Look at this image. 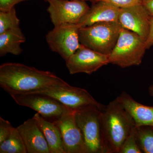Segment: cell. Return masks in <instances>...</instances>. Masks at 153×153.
I'll list each match as a JSON object with an SVG mask.
<instances>
[{
	"instance_id": "1",
	"label": "cell",
	"mask_w": 153,
	"mask_h": 153,
	"mask_svg": "<svg viewBox=\"0 0 153 153\" xmlns=\"http://www.w3.org/2000/svg\"><path fill=\"white\" fill-rule=\"evenodd\" d=\"M68 84L53 72L22 63L7 62L0 66V86L10 95L32 93Z\"/></svg>"
},
{
	"instance_id": "2",
	"label": "cell",
	"mask_w": 153,
	"mask_h": 153,
	"mask_svg": "<svg viewBox=\"0 0 153 153\" xmlns=\"http://www.w3.org/2000/svg\"><path fill=\"white\" fill-rule=\"evenodd\" d=\"M101 121L105 153H119L135 126L132 118L116 98L101 111Z\"/></svg>"
},
{
	"instance_id": "3",
	"label": "cell",
	"mask_w": 153,
	"mask_h": 153,
	"mask_svg": "<svg viewBox=\"0 0 153 153\" xmlns=\"http://www.w3.org/2000/svg\"><path fill=\"white\" fill-rule=\"evenodd\" d=\"M122 27L119 22L97 23L79 30V43L96 52L109 55L117 42Z\"/></svg>"
},
{
	"instance_id": "4",
	"label": "cell",
	"mask_w": 153,
	"mask_h": 153,
	"mask_svg": "<svg viewBox=\"0 0 153 153\" xmlns=\"http://www.w3.org/2000/svg\"><path fill=\"white\" fill-rule=\"evenodd\" d=\"M146 49L145 41L140 36L122 28L116 44L109 55V63L123 68L139 66Z\"/></svg>"
},
{
	"instance_id": "5",
	"label": "cell",
	"mask_w": 153,
	"mask_h": 153,
	"mask_svg": "<svg viewBox=\"0 0 153 153\" xmlns=\"http://www.w3.org/2000/svg\"><path fill=\"white\" fill-rule=\"evenodd\" d=\"M32 93L49 96L75 112L91 109L102 111L105 106L97 101L87 90L68 84L52 86Z\"/></svg>"
},
{
	"instance_id": "6",
	"label": "cell",
	"mask_w": 153,
	"mask_h": 153,
	"mask_svg": "<svg viewBox=\"0 0 153 153\" xmlns=\"http://www.w3.org/2000/svg\"><path fill=\"white\" fill-rule=\"evenodd\" d=\"M10 96L19 105L34 110L44 118L52 121L74 112L57 100L42 94H16Z\"/></svg>"
},
{
	"instance_id": "7",
	"label": "cell",
	"mask_w": 153,
	"mask_h": 153,
	"mask_svg": "<svg viewBox=\"0 0 153 153\" xmlns=\"http://www.w3.org/2000/svg\"><path fill=\"white\" fill-rule=\"evenodd\" d=\"M101 111L91 109L74 112L76 122L82 134L88 153H105Z\"/></svg>"
},
{
	"instance_id": "8",
	"label": "cell",
	"mask_w": 153,
	"mask_h": 153,
	"mask_svg": "<svg viewBox=\"0 0 153 153\" xmlns=\"http://www.w3.org/2000/svg\"><path fill=\"white\" fill-rule=\"evenodd\" d=\"M78 24H63L54 27L46 36L48 46L65 61L76 52L81 44L79 41Z\"/></svg>"
},
{
	"instance_id": "9",
	"label": "cell",
	"mask_w": 153,
	"mask_h": 153,
	"mask_svg": "<svg viewBox=\"0 0 153 153\" xmlns=\"http://www.w3.org/2000/svg\"><path fill=\"white\" fill-rule=\"evenodd\" d=\"M49 3L47 12L55 26L63 24H78L90 9L85 1L46 0Z\"/></svg>"
},
{
	"instance_id": "10",
	"label": "cell",
	"mask_w": 153,
	"mask_h": 153,
	"mask_svg": "<svg viewBox=\"0 0 153 153\" xmlns=\"http://www.w3.org/2000/svg\"><path fill=\"white\" fill-rule=\"evenodd\" d=\"M66 63L70 74L84 73L91 74L109 64V55L99 53L81 44Z\"/></svg>"
},
{
	"instance_id": "11",
	"label": "cell",
	"mask_w": 153,
	"mask_h": 153,
	"mask_svg": "<svg viewBox=\"0 0 153 153\" xmlns=\"http://www.w3.org/2000/svg\"><path fill=\"white\" fill-rule=\"evenodd\" d=\"M74 112L53 122L61 132L65 153H88L82 134L76 122Z\"/></svg>"
},
{
	"instance_id": "12",
	"label": "cell",
	"mask_w": 153,
	"mask_h": 153,
	"mask_svg": "<svg viewBox=\"0 0 153 153\" xmlns=\"http://www.w3.org/2000/svg\"><path fill=\"white\" fill-rule=\"evenodd\" d=\"M150 18L141 3L121 8L118 22L122 27L136 33L146 41L149 31Z\"/></svg>"
},
{
	"instance_id": "13",
	"label": "cell",
	"mask_w": 153,
	"mask_h": 153,
	"mask_svg": "<svg viewBox=\"0 0 153 153\" xmlns=\"http://www.w3.org/2000/svg\"><path fill=\"white\" fill-rule=\"evenodd\" d=\"M17 128L22 137L27 153H50L44 134L33 117Z\"/></svg>"
},
{
	"instance_id": "14",
	"label": "cell",
	"mask_w": 153,
	"mask_h": 153,
	"mask_svg": "<svg viewBox=\"0 0 153 153\" xmlns=\"http://www.w3.org/2000/svg\"><path fill=\"white\" fill-rule=\"evenodd\" d=\"M116 98L132 118L135 126L153 127V106L141 104L125 91Z\"/></svg>"
},
{
	"instance_id": "15",
	"label": "cell",
	"mask_w": 153,
	"mask_h": 153,
	"mask_svg": "<svg viewBox=\"0 0 153 153\" xmlns=\"http://www.w3.org/2000/svg\"><path fill=\"white\" fill-rule=\"evenodd\" d=\"M94 4L78 23L80 27L99 22H118L121 8L105 2Z\"/></svg>"
},
{
	"instance_id": "16",
	"label": "cell",
	"mask_w": 153,
	"mask_h": 153,
	"mask_svg": "<svg viewBox=\"0 0 153 153\" xmlns=\"http://www.w3.org/2000/svg\"><path fill=\"white\" fill-rule=\"evenodd\" d=\"M33 117L37 121L46 139L50 153H65L61 132L53 121L44 118L37 113Z\"/></svg>"
},
{
	"instance_id": "17",
	"label": "cell",
	"mask_w": 153,
	"mask_h": 153,
	"mask_svg": "<svg viewBox=\"0 0 153 153\" xmlns=\"http://www.w3.org/2000/svg\"><path fill=\"white\" fill-rule=\"evenodd\" d=\"M25 41L26 38L19 27L0 34V56L3 57L8 53L20 55L23 52L21 44Z\"/></svg>"
},
{
	"instance_id": "18",
	"label": "cell",
	"mask_w": 153,
	"mask_h": 153,
	"mask_svg": "<svg viewBox=\"0 0 153 153\" xmlns=\"http://www.w3.org/2000/svg\"><path fill=\"white\" fill-rule=\"evenodd\" d=\"M134 132L139 146L143 153H153V127H135Z\"/></svg>"
},
{
	"instance_id": "19",
	"label": "cell",
	"mask_w": 153,
	"mask_h": 153,
	"mask_svg": "<svg viewBox=\"0 0 153 153\" xmlns=\"http://www.w3.org/2000/svg\"><path fill=\"white\" fill-rule=\"evenodd\" d=\"M0 153H27V149L17 128L10 137L0 143Z\"/></svg>"
},
{
	"instance_id": "20",
	"label": "cell",
	"mask_w": 153,
	"mask_h": 153,
	"mask_svg": "<svg viewBox=\"0 0 153 153\" xmlns=\"http://www.w3.org/2000/svg\"><path fill=\"white\" fill-rule=\"evenodd\" d=\"M19 25L20 20L14 7L7 12L0 11V34L7 30L19 27Z\"/></svg>"
},
{
	"instance_id": "21",
	"label": "cell",
	"mask_w": 153,
	"mask_h": 153,
	"mask_svg": "<svg viewBox=\"0 0 153 153\" xmlns=\"http://www.w3.org/2000/svg\"><path fill=\"white\" fill-rule=\"evenodd\" d=\"M134 128L131 134L124 142L121 147L119 153H143L137 142L134 132Z\"/></svg>"
},
{
	"instance_id": "22",
	"label": "cell",
	"mask_w": 153,
	"mask_h": 153,
	"mask_svg": "<svg viewBox=\"0 0 153 153\" xmlns=\"http://www.w3.org/2000/svg\"><path fill=\"white\" fill-rule=\"evenodd\" d=\"M15 128L8 120L0 117V143L10 137Z\"/></svg>"
},
{
	"instance_id": "23",
	"label": "cell",
	"mask_w": 153,
	"mask_h": 153,
	"mask_svg": "<svg viewBox=\"0 0 153 153\" xmlns=\"http://www.w3.org/2000/svg\"><path fill=\"white\" fill-rule=\"evenodd\" d=\"M91 1L93 3L105 2L120 8L128 7L142 3L139 0H91Z\"/></svg>"
},
{
	"instance_id": "24",
	"label": "cell",
	"mask_w": 153,
	"mask_h": 153,
	"mask_svg": "<svg viewBox=\"0 0 153 153\" xmlns=\"http://www.w3.org/2000/svg\"><path fill=\"white\" fill-rule=\"evenodd\" d=\"M26 1L27 0H0V11L11 10L15 5Z\"/></svg>"
},
{
	"instance_id": "25",
	"label": "cell",
	"mask_w": 153,
	"mask_h": 153,
	"mask_svg": "<svg viewBox=\"0 0 153 153\" xmlns=\"http://www.w3.org/2000/svg\"><path fill=\"white\" fill-rule=\"evenodd\" d=\"M146 49H149L153 46V17H151L149 35L145 41Z\"/></svg>"
},
{
	"instance_id": "26",
	"label": "cell",
	"mask_w": 153,
	"mask_h": 153,
	"mask_svg": "<svg viewBox=\"0 0 153 153\" xmlns=\"http://www.w3.org/2000/svg\"><path fill=\"white\" fill-rule=\"evenodd\" d=\"M142 4L149 16L153 17V0H146Z\"/></svg>"
},
{
	"instance_id": "27",
	"label": "cell",
	"mask_w": 153,
	"mask_h": 153,
	"mask_svg": "<svg viewBox=\"0 0 153 153\" xmlns=\"http://www.w3.org/2000/svg\"><path fill=\"white\" fill-rule=\"evenodd\" d=\"M149 92L151 96L153 97V83L149 87Z\"/></svg>"
},
{
	"instance_id": "28",
	"label": "cell",
	"mask_w": 153,
	"mask_h": 153,
	"mask_svg": "<svg viewBox=\"0 0 153 153\" xmlns=\"http://www.w3.org/2000/svg\"><path fill=\"white\" fill-rule=\"evenodd\" d=\"M79 1H91V0H79Z\"/></svg>"
},
{
	"instance_id": "29",
	"label": "cell",
	"mask_w": 153,
	"mask_h": 153,
	"mask_svg": "<svg viewBox=\"0 0 153 153\" xmlns=\"http://www.w3.org/2000/svg\"><path fill=\"white\" fill-rule=\"evenodd\" d=\"M142 3L144 1H146V0H139Z\"/></svg>"
}]
</instances>
